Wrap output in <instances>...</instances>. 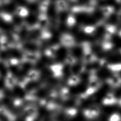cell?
Segmentation results:
<instances>
[{
	"label": "cell",
	"instance_id": "1",
	"mask_svg": "<svg viewBox=\"0 0 121 121\" xmlns=\"http://www.w3.org/2000/svg\"><path fill=\"white\" fill-rule=\"evenodd\" d=\"M103 103L106 105L112 104L116 103L115 97L112 94H108L104 99Z\"/></svg>",
	"mask_w": 121,
	"mask_h": 121
},
{
	"label": "cell",
	"instance_id": "2",
	"mask_svg": "<svg viewBox=\"0 0 121 121\" xmlns=\"http://www.w3.org/2000/svg\"><path fill=\"white\" fill-rule=\"evenodd\" d=\"M109 121H121V117L120 115L117 113H114L111 114L109 117Z\"/></svg>",
	"mask_w": 121,
	"mask_h": 121
},
{
	"label": "cell",
	"instance_id": "3",
	"mask_svg": "<svg viewBox=\"0 0 121 121\" xmlns=\"http://www.w3.org/2000/svg\"><path fill=\"white\" fill-rule=\"evenodd\" d=\"M108 68L113 71H120L121 70V64H117L113 65H110L108 66Z\"/></svg>",
	"mask_w": 121,
	"mask_h": 121
}]
</instances>
